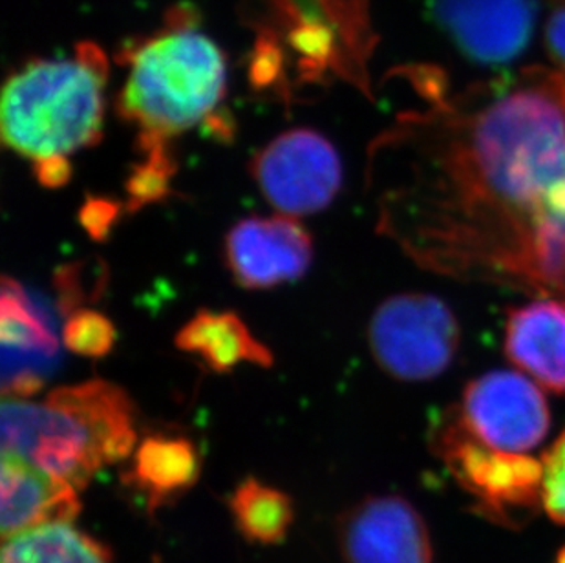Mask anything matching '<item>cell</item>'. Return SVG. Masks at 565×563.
I'll return each mask as SVG.
<instances>
[{"mask_svg": "<svg viewBox=\"0 0 565 563\" xmlns=\"http://www.w3.org/2000/svg\"><path fill=\"white\" fill-rule=\"evenodd\" d=\"M339 543L348 563H433L423 516L399 496H374L342 514Z\"/></svg>", "mask_w": 565, "mask_h": 563, "instance_id": "11", "label": "cell"}, {"mask_svg": "<svg viewBox=\"0 0 565 563\" xmlns=\"http://www.w3.org/2000/svg\"><path fill=\"white\" fill-rule=\"evenodd\" d=\"M119 203L110 198L88 196L85 205L81 208V225L85 227L90 238L102 242L107 238L110 229L118 222Z\"/></svg>", "mask_w": 565, "mask_h": 563, "instance_id": "22", "label": "cell"}, {"mask_svg": "<svg viewBox=\"0 0 565 563\" xmlns=\"http://www.w3.org/2000/svg\"><path fill=\"white\" fill-rule=\"evenodd\" d=\"M33 174L41 185L60 189L72 178V166L66 156H52V158L33 161Z\"/></svg>", "mask_w": 565, "mask_h": 563, "instance_id": "24", "label": "cell"}, {"mask_svg": "<svg viewBox=\"0 0 565 563\" xmlns=\"http://www.w3.org/2000/svg\"><path fill=\"white\" fill-rule=\"evenodd\" d=\"M433 445L454 478L486 509L505 516L509 507L523 509L542 500V461L487 447L465 428L458 412L439 417Z\"/></svg>", "mask_w": 565, "mask_h": 563, "instance_id": "7", "label": "cell"}, {"mask_svg": "<svg viewBox=\"0 0 565 563\" xmlns=\"http://www.w3.org/2000/svg\"><path fill=\"white\" fill-rule=\"evenodd\" d=\"M2 450L13 452L74 489L136 450L132 399L108 381L60 386L44 403L2 399Z\"/></svg>", "mask_w": 565, "mask_h": 563, "instance_id": "3", "label": "cell"}, {"mask_svg": "<svg viewBox=\"0 0 565 563\" xmlns=\"http://www.w3.org/2000/svg\"><path fill=\"white\" fill-rule=\"evenodd\" d=\"M235 525L246 540L260 545L282 542L294 523V503L282 490L246 478L231 496Z\"/></svg>", "mask_w": 565, "mask_h": 563, "instance_id": "18", "label": "cell"}, {"mask_svg": "<svg viewBox=\"0 0 565 563\" xmlns=\"http://www.w3.org/2000/svg\"><path fill=\"white\" fill-rule=\"evenodd\" d=\"M63 342L75 355L102 359L114 348L116 328L102 311L75 308L66 314Z\"/></svg>", "mask_w": 565, "mask_h": 563, "instance_id": "20", "label": "cell"}, {"mask_svg": "<svg viewBox=\"0 0 565 563\" xmlns=\"http://www.w3.org/2000/svg\"><path fill=\"white\" fill-rule=\"evenodd\" d=\"M0 563H110V554L74 521H50L2 538Z\"/></svg>", "mask_w": 565, "mask_h": 563, "instance_id": "16", "label": "cell"}, {"mask_svg": "<svg viewBox=\"0 0 565 563\" xmlns=\"http://www.w3.org/2000/svg\"><path fill=\"white\" fill-rule=\"evenodd\" d=\"M561 563H565V553L562 554Z\"/></svg>", "mask_w": 565, "mask_h": 563, "instance_id": "25", "label": "cell"}, {"mask_svg": "<svg viewBox=\"0 0 565 563\" xmlns=\"http://www.w3.org/2000/svg\"><path fill=\"white\" fill-rule=\"evenodd\" d=\"M200 472L202 457L189 437L158 432L134 450L128 481L143 492L150 506L158 507L191 489Z\"/></svg>", "mask_w": 565, "mask_h": 563, "instance_id": "15", "label": "cell"}, {"mask_svg": "<svg viewBox=\"0 0 565 563\" xmlns=\"http://www.w3.org/2000/svg\"><path fill=\"white\" fill-rule=\"evenodd\" d=\"M507 359L544 389L565 395V302L539 298L512 309L505 325Z\"/></svg>", "mask_w": 565, "mask_h": 563, "instance_id": "13", "label": "cell"}, {"mask_svg": "<svg viewBox=\"0 0 565 563\" xmlns=\"http://www.w3.org/2000/svg\"><path fill=\"white\" fill-rule=\"evenodd\" d=\"M138 149L143 160L132 166L125 181L128 213H138L147 205L166 200L172 192V178L178 169L171 144H138Z\"/></svg>", "mask_w": 565, "mask_h": 563, "instance_id": "19", "label": "cell"}, {"mask_svg": "<svg viewBox=\"0 0 565 563\" xmlns=\"http://www.w3.org/2000/svg\"><path fill=\"white\" fill-rule=\"evenodd\" d=\"M458 415L478 442L511 454L539 447L551 428L550 404L539 386L503 370L470 381Z\"/></svg>", "mask_w": 565, "mask_h": 563, "instance_id": "8", "label": "cell"}, {"mask_svg": "<svg viewBox=\"0 0 565 563\" xmlns=\"http://www.w3.org/2000/svg\"><path fill=\"white\" fill-rule=\"evenodd\" d=\"M0 492L2 538L50 521H74L81 510L79 490L13 452L2 450Z\"/></svg>", "mask_w": 565, "mask_h": 563, "instance_id": "12", "label": "cell"}, {"mask_svg": "<svg viewBox=\"0 0 565 563\" xmlns=\"http://www.w3.org/2000/svg\"><path fill=\"white\" fill-rule=\"evenodd\" d=\"M545 46L558 70L565 74V0L551 11L545 24Z\"/></svg>", "mask_w": 565, "mask_h": 563, "instance_id": "23", "label": "cell"}, {"mask_svg": "<svg viewBox=\"0 0 565 563\" xmlns=\"http://www.w3.org/2000/svg\"><path fill=\"white\" fill-rule=\"evenodd\" d=\"M110 64L83 41L70 57L32 59L4 83L0 132L32 161L74 155L102 141Z\"/></svg>", "mask_w": 565, "mask_h": 563, "instance_id": "4", "label": "cell"}, {"mask_svg": "<svg viewBox=\"0 0 565 563\" xmlns=\"http://www.w3.org/2000/svg\"><path fill=\"white\" fill-rule=\"evenodd\" d=\"M0 340L4 350L19 355L52 359L60 353V339L46 315L33 304L26 289L10 277L2 280Z\"/></svg>", "mask_w": 565, "mask_h": 563, "instance_id": "17", "label": "cell"}, {"mask_svg": "<svg viewBox=\"0 0 565 563\" xmlns=\"http://www.w3.org/2000/svg\"><path fill=\"white\" fill-rule=\"evenodd\" d=\"M225 262L236 284L271 289L305 277L313 261V240L294 216H249L225 236Z\"/></svg>", "mask_w": 565, "mask_h": 563, "instance_id": "10", "label": "cell"}, {"mask_svg": "<svg viewBox=\"0 0 565 563\" xmlns=\"http://www.w3.org/2000/svg\"><path fill=\"white\" fill-rule=\"evenodd\" d=\"M430 13L450 43L483 66L525 52L536 24V0H430Z\"/></svg>", "mask_w": 565, "mask_h": 563, "instance_id": "9", "label": "cell"}, {"mask_svg": "<svg viewBox=\"0 0 565 563\" xmlns=\"http://www.w3.org/2000/svg\"><path fill=\"white\" fill-rule=\"evenodd\" d=\"M178 350L198 357L207 370L227 373L242 362L273 367V353L233 311H198L174 339Z\"/></svg>", "mask_w": 565, "mask_h": 563, "instance_id": "14", "label": "cell"}, {"mask_svg": "<svg viewBox=\"0 0 565 563\" xmlns=\"http://www.w3.org/2000/svg\"><path fill=\"white\" fill-rule=\"evenodd\" d=\"M369 340L384 372L406 383H423L450 368L461 344V328L441 298L403 293L375 309Z\"/></svg>", "mask_w": 565, "mask_h": 563, "instance_id": "5", "label": "cell"}, {"mask_svg": "<svg viewBox=\"0 0 565 563\" xmlns=\"http://www.w3.org/2000/svg\"><path fill=\"white\" fill-rule=\"evenodd\" d=\"M127 68L116 110L138 128V144H171L216 114L227 92L224 50L198 28L189 8H174L166 26L121 50Z\"/></svg>", "mask_w": 565, "mask_h": 563, "instance_id": "2", "label": "cell"}, {"mask_svg": "<svg viewBox=\"0 0 565 563\" xmlns=\"http://www.w3.org/2000/svg\"><path fill=\"white\" fill-rule=\"evenodd\" d=\"M262 196L286 216L320 213L342 185L341 156L311 128H294L269 141L252 161Z\"/></svg>", "mask_w": 565, "mask_h": 563, "instance_id": "6", "label": "cell"}, {"mask_svg": "<svg viewBox=\"0 0 565 563\" xmlns=\"http://www.w3.org/2000/svg\"><path fill=\"white\" fill-rule=\"evenodd\" d=\"M423 92L379 144L381 231L430 272L565 302L564 72Z\"/></svg>", "mask_w": 565, "mask_h": 563, "instance_id": "1", "label": "cell"}, {"mask_svg": "<svg viewBox=\"0 0 565 563\" xmlns=\"http://www.w3.org/2000/svg\"><path fill=\"white\" fill-rule=\"evenodd\" d=\"M542 503L547 514L565 525V432L542 459Z\"/></svg>", "mask_w": 565, "mask_h": 563, "instance_id": "21", "label": "cell"}]
</instances>
